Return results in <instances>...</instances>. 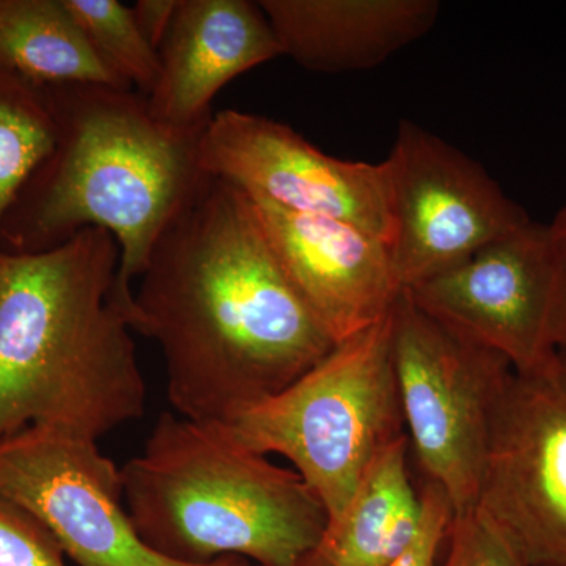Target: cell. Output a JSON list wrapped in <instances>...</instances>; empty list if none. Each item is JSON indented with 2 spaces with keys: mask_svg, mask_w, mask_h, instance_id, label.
<instances>
[{
  "mask_svg": "<svg viewBox=\"0 0 566 566\" xmlns=\"http://www.w3.org/2000/svg\"><path fill=\"white\" fill-rule=\"evenodd\" d=\"M128 322L158 344L178 416L230 423L335 342L286 277L252 202L208 178L159 238Z\"/></svg>",
  "mask_w": 566,
  "mask_h": 566,
  "instance_id": "cell-1",
  "label": "cell"
},
{
  "mask_svg": "<svg viewBox=\"0 0 566 566\" xmlns=\"http://www.w3.org/2000/svg\"><path fill=\"white\" fill-rule=\"evenodd\" d=\"M118 264L102 229L46 252L0 251V438L40 427L99 441L144 416Z\"/></svg>",
  "mask_w": 566,
  "mask_h": 566,
  "instance_id": "cell-2",
  "label": "cell"
},
{
  "mask_svg": "<svg viewBox=\"0 0 566 566\" xmlns=\"http://www.w3.org/2000/svg\"><path fill=\"white\" fill-rule=\"evenodd\" d=\"M55 120L50 155L0 222V251L39 253L87 229L120 248L115 296L132 311L134 279L153 249L207 182L205 132L164 125L147 96L103 84L43 87Z\"/></svg>",
  "mask_w": 566,
  "mask_h": 566,
  "instance_id": "cell-3",
  "label": "cell"
},
{
  "mask_svg": "<svg viewBox=\"0 0 566 566\" xmlns=\"http://www.w3.org/2000/svg\"><path fill=\"white\" fill-rule=\"evenodd\" d=\"M120 471L137 534L185 564L237 557L300 566L327 524L322 501L294 469L253 452L226 423L164 412Z\"/></svg>",
  "mask_w": 566,
  "mask_h": 566,
  "instance_id": "cell-4",
  "label": "cell"
},
{
  "mask_svg": "<svg viewBox=\"0 0 566 566\" xmlns=\"http://www.w3.org/2000/svg\"><path fill=\"white\" fill-rule=\"evenodd\" d=\"M390 312L226 423L253 452L285 458L318 495L327 520L345 509L379 453L406 436Z\"/></svg>",
  "mask_w": 566,
  "mask_h": 566,
  "instance_id": "cell-5",
  "label": "cell"
},
{
  "mask_svg": "<svg viewBox=\"0 0 566 566\" xmlns=\"http://www.w3.org/2000/svg\"><path fill=\"white\" fill-rule=\"evenodd\" d=\"M392 357L409 449L455 515L479 501L497 406L512 365L424 314L408 293L392 305Z\"/></svg>",
  "mask_w": 566,
  "mask_h": 566,
  "instance_id": "cell-6",
  "label": "cell"
},
{
  "mask_svg": "<svg viewBox=\"0 0 566 566\" xmlns=\"http://www.w3.org/2000/svg\"><path fill=\"white\" fill-rule=\"evenodd\" d=\"M464 340L536 370L564 344V266L549 226L531 221L446 273L403 290Z\"/></svg>",
  "mask_w": 566,
  "mask_h": 566,
  "instance_id": "cell-7",
  "label": "cell"
},
{
  "mask_svg": "<svg viewBox=\"0 0 566 566\" xmlns=\"http://www.w3.org/2000/svg\"><path fill=\"white\" fill-rule=\"evenodd\" d=\"M0 495L32 513L76 566H253L237 557L185 564L137 534L122 471L98 441L29 427L0 438Z\"/></svg>",
  "mask_w": 566,
  "mask_h": 566,
  "instance_id": "cell-8",
  "label": "cell"
},
{
  "mask_svg": "<svg viewBox=\"0 0 566 566\" xmlns=\"http://www.w3.org/2000/svg\"><path fill=\"white\" fill-rule=\"evenodd\" d=\"M386 163L394 197L390 251L401 292L532 221L482 164L416 123L400 122Z\"/></svg>",
  "mask_w": 566,
  "mask_h": 566,
  "instance_id": "cell-9",
  "label": "cell"
},
{
  "mask_svg": "<svg viewBox=\"0 0 566 566\" xmlns=\"http://www.w3.org/2000/svg\"><path fill=\"white\" fill-rule=\"evenodd\" d=\"M200 167L249 199L353 223L392 245V181L386 161L335 158L292 126L227 109L212 115L205 128Z\"/></svg>",
  "mask_w": 566,
  "mask_h": 566,
  "instance_id": "cell-10",
  "label": "cell"
},
{
  "mask_svg": "<svg viewBox=\"0 0 566 566\" xmlns=\"http://www.w3.org/2000/svg\"><path fill=\"white\" fill-rule=\"evenodd\" d=\"M528 566H566V353L513 371L476 505Z\"/></svg>",
  "mask_w": 566,
  "mask_h": 566,
  "instance_id": "cell-11",
  "label": "cell"
},
{
  "mask_svg": "<svg viewBox=\"0 0 566 566\" xmlns=\"http://www.w3.org/2000/svg\"><path fill=\"white\" fill-rule=\"evenodd\" d=\"M249 200L286 277L335 344L389 315L401 293L389 244L353 223Z\"/></svg>",
  "mask_w": 566,
  "mask_h": 566,
  "instance_id": "cell-12",
  "label": "cell"
},
{
  "mask_svg": "<svg viewBox=\"0 0 566 566\" xmlns=\"http://www.w3.org/2000/svg\"><path fill=\"white\" fill-rule=\"evenodd\" d=\"M158 54L148 106L181 132H203L212 99L229 82L282 57L262 7L249 0H180Z\"/></svg>",
  "mask_w": 566,
  "mask_h": 566,
  "instance_id": "cell-13",
  "label": "cell"
},
{
  "mask_svg": "<svg viewBox=\"0 0 566 566\" xmlns=\"http://www.w3.org/2000/svg\"><path fill=\"white\" fill-rule=\"evenodd\" d=\"M282 55L316 73L371 70L422 39L438 0H262Z\"/></svg>",
  "mask_w": 566,
  "mask_h": 566,
  "instance_id": "cell-14",
  "label": "cell"
},
{
  "mask_svg": "<svg viewBox=\"0 0 566 566\" xmlns=\"http://www.w3.org/2000/svg\"><path fill=\"white\" fill-rule=\"evenodd\" d=\"M408 452V436H403L379 453L345 509L327 520L300 566H387L403 553L422 515Z\"/></svg>",
  "mask_w": 566,
  "mask_h": 566,
  "instance_id": "cell-15",
  "label": "cell"
},
{
  "mask_svg": "<svg viewBox=\"0 0 566 566\" xmlns=\"http://www.w3.org/2000/svg\"><path fill=\"white\" fill-rule=\"evenodd\" d=\"M0 65L46 87H125L96 57L63 0H0Z\"/></svg>",
  "mask_w": 566,
  "mask_h": 566,
  "instance_id": "cell-16",
  "label": "cell"
},
{
  "mask_svg": "<svg viewBox=\"0 0 566 566\" xmlns=\"http://www.w3.org/2000/svg\"><path fill=\"white\" fill-rule=\"evenodd\" d=\"M54 140L44 88L0 65V222Z\"/></svg>",
  "mask_w": 566,
  "mask_h": 566,
  "instance_id": "cell-17",
  "label": "cell"
},
{
  "mask_svg": "<svg viewBox=\"0 0 566 566\" xmlns=\"http://www.w3.org/2000/svg\"><path fill=\"white\" fill-rule=\"evenodd\" d=\"M96 57L125 87L150 95L159 76V54L117 0H63Z\"/></svg>",
  "mask_w": 566,
  "mask_h": 566,
  "instance_id": "cell-18",
  "label": "cell"
},
{
  "mask_svg": "<svg viewBox=\"0 0 566 566\" xmlns=\"http://www.w3.org/2000/svg\"><path fill=\"white\" fill-rule=\"evenodd\" d=\"M442 566H528L490 516L479 506L453 517Z\"/></svg>",
  "mask_w": 566,
  "mask_h": 566,
  "instance_id": "cell-19",
  "label": "cell"
},
{
  "mask_svg": "<svg viewBox=\"0 0 566 566\" xmlns=\"http://www.w3.org/2000/svg\"><path fill=\"white\" fill-rule=\"evenodd\" d=\"M0 566H70L57 539L32 513L0 495Z\"/></svg>",
  "mask_w": 566,
  "mask_h": 566,
  "instance_id": "cell-20",
  "label": "cell"
},
{
  "mask_svg": "<svg viewBox=\"0 0 566 566\" xmlns=\"http://www.w3.org/2000/svg\"><path fill=\"white\" fill-rule=\"evenodd\" d=\"M422 515L412 542L387 566H442L441 553L446 549L455 510L449 495L438 483L424 480L419 490Z\"/></svg>",
  "mask_w": 566,
  "mask_h": 566,
  "instance_id": "cell-21",
  "label": "cell"
},
{
  "mask_svg": "<svg viewBox=\"0 0 566 566\" xmlns=\"http://www.w3.org/2000/svg\"><path fill=\"white\" fill-rule=\"evenodd\" d=\"M180 0H139L132 7L134 20L156 51L161 46Z\"/></svg>",
  "mask_w": 566,
  "mask_h": 566,
  "instance_id": "cell-22",
  "label": "cell"
},
{
  "mask_svg": "<svg viewBox=\"0 0 566 566\" xmlns=\"http://www.w3.org/2000/svg\"><path fill=\"white\" fill-rule=\"evenodd\" d=\"M551 234H553L554 243H556V248L558 251V255H560L562 266H564L565 274V286H566V203L562 207V210L557 212L554 221L549 223ZM558 352L566 353V326H565V337L564 344H562L560 349Z\"/></svg>",
  "mask_w": 566,
  "mask_h": 566,
  "instance_id": "cell-23",
  "label": "cell"
}]
</instances>
